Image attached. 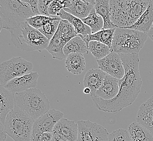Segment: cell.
<instances>
[{"instance_id": "27", "label": "cell", "mask_w": 153, "mask_h": 141, "mask_svg": "<svg viewBox=\"0 0 153 141\" xmlns=\"http://www.w3.org/2000/svg\"><path fill=\"white\" fill-rule=\"evenodd\" d=\"M88 48V51L92 54L97 60L103 59L113 52L109 46L98 41L89 42Z\"/></svg>"}, {"instance_id": "23", "label": "cell", "mask_w": 153, "mask_h": 141, "mask_svg": "<svg viewBox=\"0 0 153 141\" xmlns=\"http://www.w3.org/2000/svg\"><path fill=\"white\" fill-rule=\"evenodd\" d=\"M116 28L112 29H103L98 32L87 35L86 36L79 35L81 36L82 39L85 42L87 46H88V43L90 41H98L106 45L112 50V41L114 39Z\"/></svg>"}, {"instance_id": "1", "label": "cell", "mask_w": 153, "mask_h": 141, "mask_svg": "<svg viewBox=\"0 0 153 141\" xmlns=\"http://www.w3.org/2000/svg\"><path fill=\"white\" fill-rule=\"evenodd\" d=\"M119 54L123 64L125 74L122 79H119L120 90L117 96L110 100L91 97L96 108L105 112L117 113L131 105L141 88L142 82L139 69L138 53Z\"/></svg>"}, {"instance_id": "7", "label": "cell", "mask_w": 153, "mask_h": 141, "mask_svg": "<svg viewBox=\"0 0 153 141\" xmlns=\"http://www.w3.org/2000/svg\"><path fill=\"white\" fill-rule=\"evenodd\" d=\"M15 105L19 107L34 120L50 110V103L46 94L36 88L15 94Z\"/></svg>"}, {"instance_id": "41", "label": "cell", "mask_w": 153, "mask_h": 141, "mask_svg": "<svg viewBox=\"0 0 153 141\" xmlns=\"http://www.w3.org/2000/svg\"><path fill=\"white\" fill-rule=\"evenodd\" d=\"M85 2H87V3H89V4H91L92 5H94L95 4V2H96V0H84Z\"/></svg>"}, {"instance_id": "5", "label": "cell", "mask_w": 153, "mask_h": 141, "mask_svg": "<svg viewBox=\"0 0 153 141\" xmlns=\"http://www.w3.org/2000/svg\"><path fill=\"white\" fill-rule=\"evenodd\" d=\"M34 119L26 112L15 105L6 118L4 129L14 141H31Z\"/></svg>"}, {"instance_id": "31", "label": "cell", "mask_w": 153, "mask_h": 141, "mask_svg": "<svg viewBox=\"0 0 153 141\" xmlns=\"http://www.w3.org/2000/svg\"><path fill=\"white\" fill-rule=\"evenodd\" d=\"M57 16H46V15H36L29 18L27 20L28 23L33 28L39 30L44 26L45 24L53 18H57Z\"/></svg>"}, {"instance_id": "32", "label": "cell", "mask_w": 153, "mask_h": 141, "mask_svg": "<svg viewBox=\"0 0 153 141\" xmlns=\"http://www.w3.org/2000/svg\"><path fill=\"white\" fill-rule=\"evenodd\" d=\"M71 5V0H54L48 8V13L51 16H57L62 9L68 8Z\"/></svg>"}, {"instance_id": "14", "label": "cell", "mask_w": 153, "mask_h": 141, "mask_svg": "<svg viewBox=\"0 0 153 141\" xmlns=\"http://www.w3.org/2000/svg\"><path fill=\"white\" fill-rule=\"evenodd\" d=\"M120 90L119 79L106 74L103 84L94 96L104 100H110L117 96Z\"/></svg>"}, {"instance_id": "44", "label": "cell", "mask_w": 153, "mask_h": 141, "mask_svg": "<svg viewBox=\"0 0 153 141\" xmlns=\"http://www.w3.org/2000/svg\"><path fill=\"white\" fill-rule=\"evenodd\" d=\"M82 1H84V0H82ZM84 2H85V1H84Z\"/></svg>"}, {"instance_id": "11", "label": "cell", "mask_w": 153, "mask_h": 141, "mask_svg": "<svg viewBox=\"0 0 153 141\" xmlns=\"http://www.w3.org/2000/svg\"><path fill=\"white\" fill-rule=\"evenodd\" d=\"M100 69L107 74L121 79L125 74L123 64L119 54L112 52L108 56L97 60Z\"/></svg>"}, {"instance_id": "10", "label": "cell", "mask_w": 153, "mask_h": 141, "mask_svg": "<svg viewBox=\"0 0 153 141\" xmlns=\"http://www.w3.org/2000/svg\"><path fill=\"white\" fill-rule=\"evenodd\" d=\"M64 114L56 109H50L34 121L33 126L32 138L44 132H53L58 121L64 118Z\"/></svg>"}, {"instance_id": "26", "label": "cell", "mask_w": 153, "mask_h": 141, "mask_svg": "<svg viewBox=\"0 0 153 141\" xmlns=\"http://www.w3.org/2000/svg\"><path fill=\"white\" fill-rule=\"evenodd\" d=\"M88 52V46L79 35H77L70 40L65 45L64 48V53L66 57L71 53L84 54Z\"/></svg>"}, {"instance_id": "15", "label": "cell", "mask_w": 153, "mask_h": 141, "mask_svg": "<svg viewBox=\"0 0 153 141\" xmlns=\"http://www.w3.org/2000/svg\"><path fill=\"white\" fill-rule=\"evenodd\" d=\"M15 106V94L0 85V123L4 125L6 118Z\"/></svg>"}, {"instance_id": "22", "label": "cell", "mask_w": 153, "mask_h": 141, "mask_svg": "<svg viewBox=\"0 0 153 141\" xmlns=\"http://www.w3.org/2000/svg\"><path fill=\"white\" fill-rule=\"evenodd\" d=\"M65 66L69 72L79 75L85 70L86 62L83 54L71 53L66 58Z\"/></svg>"}, {"instance_id": "40", "label": "cell", "mask_w": 153, "mask_h": 141, "mask_svg": "<svg viewBox=\"0 0 153 141\" xmlns=\"http://www.w3.org/2000/svg\"><path fill=\"white\" fill-rule=\"evenodd\" d=\"M83 92L84 94H91V91L90 90V88H85L84 90H83Z\"/></svg>"}, {"instance_id": "28", "label": "cell", "mask_w": 153, "mask_h": 141, "mask_svg": "<svg viewBox=\"0 0 153 141\" xmlns=\"http://www.w3.org/2000/svg\"><path fill=\"white\" fill-rule=\"evenodd\" d=\"M84 24L88 25L91 30L92 34L103 30L104 28V21L103 18L97 14L95 9H93L87 18L82 19Z\"/></svg>"}, {"instance_id": "43", "label": "cell", "mask_w": 153, "mask_h": 141, "mask_svg": "<svg viewBox=\"0 0 153 141\" xmlns=\"http://www.w3.org/2000/svg\"><path fill=\"white\" fill-rule=\"evenodd\" d=\"M150 1L151 2H153V0H150Z\"/></svg>"}, {"instance_id": "9", "label": "cell", "mask_w": 153, "mask_h": 141, "mask_svg": "<svg viewBox=\"0 0 153 141\" xmlns=\"http://www.w3.org/2000/svg\"><path fill=\"white\" fill-rule=\"evenodd\" d=\"M78 141H108L109 132L100 124L89 120L78 122Z\"/></svg>"}, {"instance_id": "19", "label": "cell", "mask_w": 153, "mask_h": 141, "mask_svg": "<svg viewBox=\"0 0 153 141\" xmlns=\"http://www.w3.org/2000/svg\"><path fill=\"white\" fill-rule=\"evenodd\" d=\"M57 16L62 19V20H68L74 26L78 35L86 36L91 34V28L88 25L84 24L82 19L72 15L68 12H65L64 9H62L59 12Z\"/></svg>"}, {"instance_id": "20", "label": "cell", "mask_w": 153, "mask_h": 141, "mask_svg": "<svg viewBox=\"0 0 153 141\" xmlns=\"http://www.w3.org/2000/svg\"><path fill=\"white\" fill-rule=\"evenodd\" d=\"M94 8V5L85 2L82 0H71L70 7L63 9L65 12L77 18L83 19L88 16Z\"/></svg>"}, {"instance_id": "36", "label": "cell", "mask_w": 153, "mask_h": 141, "mask_svg": "<svg viewBox=\"0 0 153 141\" xmlns=\"http://www.w3.org/2000/svg\"><path fill=\"white\" fill-rule=\"evenodd\" d=\"M21 1L25 3H27L30 5L36 15H39L40 13L38 10V1L39 0H21Z\"/></svg>"}, {"instance_id": "37", "label": "cell", "mask_w": 153, "mask_h": 141, "mask_svg": "<svg viewBox=\"0 0 153 141\" xmlns=\"http://www.w3.org/2000/svg\"><path fill=\"white\" fill-rule=\"evenodd\" d=\"M7 134L6 132L4 125L0 123V141H6Z\"/></svg>"}, {"instance_id": "3", "label": "cell", "mask_w": 153, "mask_h": 141, "mask_svg": "<svg viewBox=\"0 0 153 141\" xmlns=\"http://www.w3.org/2000/svg\"><path fill=\"white\" fill-rule=\"evenodd\" d=\"M11 41L16 47L27 52L46 50L50 40L39 30L31 26L26 21L19 26L9 30Z\"/></svg>"}, {"instance_id": "38", "label": "cell", "mask_w": 153, "mask_h": 141, "mask_svg": "<svg viewBox=\"0 0 153 141\" xmlns=\"http://www.w3.org/2000/svg\"><path fill=\"white\" fill-rule=\"evenodd\" d=\"M52 141H70L67 140L65 137H62L60 135H53V138Z\"/></svg>"}, {"instance_id": "25", "label": "cell", "mask_w": 153, "mask_h": 141, "mask_svg": "<svg viewBox=\"0 0 153 141\" xmlns=\"http://www.w3.org/2000/svg\"><path fill=\"white\" fill-rule=\"evenodd\" d=\"M66 44L61 38L59 33L56 31L55 35L51 39L46 50L52 55L53 59L61 60L66 58L64 53V48Z\"/></svg>"}, {"instance_id": "21", "label": "cell", "mask_w": 153, "mask_h": 141, "mask_svg": "<svg viewBox=\"0 0 153 141\" xmlns=\"http://www.w3.org/2000/svg\"><path fill=\"white\" fill-rule=\"evenodd\" d=\"M110 1V0H96L94 4V9L96 13L103 18L104 21L103 29H112L117 27L112 23L111 19Z\"/></svg>"}, {"instance_id": "8", "label": "cell", "mask_w": 153, "mask_h": 141, "mask_svg": "<svg viewBox=\"0 0 153 141\" xmlns=\"http://www.w3.org/2000/svg\"><path fill=\"white\" fill-rule=\"evenodd\" d=\"M33 68L32 62L20 56L13 57L1 63L0 66V85L4 86L15 78L31 72Z\"/></svg>"}, {"instance_id": "34", "label": "cell", "mask_w": 153, "mask_h": 141, "mask_svg": "<svg viewBox=\"0 0 153 141\" xmlns=\"http://www.w3.org/2000/svg\"><path fill=\"white\" fill-rule=\"evenodd\" d=\"M54 0H39L38 10L40 14L51 16L48 13V8Z\"/></svg>"}, {"instance_id": "18", "label": "cell", "mask_w": 153, "mask_h": 141, "mask_svg": "<svg viewBox=\"0 0 153 141\" xmlns=\"http://www.w3.org/2000/svg\"><path fill=\"white\" fill-rule=\"evenodd\" d=\"M153 23V2L150 1L147 9L138 18V20L132 26L126 28L148 33L152 28Z\"/></svg>"}, {"instance_id": "39", "label": "cell", "mask_w": 153, "mask_h": 141, "mask_svg": "<svg viewBox=\"0 0 153 141\" xmlns=\"http://www.w3.org/2000/svg\"><path fill=\"white\" fill-rule=\"evenodd\" d=\"M148 36L153 41V28H150V30H149V31L147 33Z\"/></svg>"}, {"instance_id": "33", "label": "cell", "mask_w": 153, "mask_h": 141, "mask_svg": "<svg viewBox=\"0 0 153 141\" xmlns=\"http://www.w3.org/2000/svg\"><path fill=\"white\" fill-rule=\"evenodd\" d=\"M108 141H132L129 132L123 129H118L109 134Z\"/></svg>"}, {"instance_id": "6", "label": "cell", "mask_w": 153, "mask_h": 141, "mask_svg": "<svg viewBox=\"0 0 153 141\" xmlns=\"http://www.w3.org/2000/svg\"><path fill=\"white\" fill-rule=\"evenodd\" d=\"M147 33L126 27H116L112 41L113 52L118 54L138 53L147 40Z\"/></svg>"}, {"instance_id": "45", "label": "cell", "mask_w": 153, "mask_h": 141, "mask_svg": "<svg viewBox=\"0 0 153 141\" xmlns=\"http://www.w3.org/2000/svg\"></svg>"}, {"instance_id": "4", "label": "cell", "mask_w": 153, "mask_h": 141, "mask_svg": "<svg viewBox=\"0 0 153 141\" xmlns=\"http://www.w3.org/2000/svg\"><path fill=\"white\" fill-rule=\"evenodd\" d=\"M36 15L32 7L21 0H0L1 31H8Z\"/></svg>"}, {"instance_id": "29", "label": "cell", "mask_w": 153, "mask_h": 141, "mask_svg": "<svg viewBox=\"0 0 153 141\" xmlns=\"http://www.w3.org/2000/svg\"><path fill=\"white\" fill-rule=\"evenodd\" d=\"M57 32L66 44L78 35L74 26L66 20L60 21Z\"/></svg>"}, {"instance_id": "2", "label": "cell", "mask_w": 153, "mask_h": 141, "mask_svg": "<svg viewBox=\"0 0 153 141\" xmlns=\"http://www.w3.org/2000/svg\"><path fill=\"white\" fill-rule=\"evenodd\" d=\"M150 0H110L111 19L117 27L132 26L147 9Z\"/></svg>"}, {"instance_id": "13", "label": "cell", "mask_w": 153, "mask_h": 141, "mask_svg": "<svg viewBox=\"0 0 153 141\" xmlns=\"http://www.w3.org/2000/svg\"><path fill=\"white\" fill-rule=\"evenodd\" d=\"M52 133L53 135L62 136L68 141H76L78 137V125L74 121L62 118L56 124Z\"/></svg>"}, {"instance_id": "17", "label": "cell", "mask_w": 153, "mask_h": 141, "mask_svg": "<svg viewBox=\"0 0 153 141\" xmlns=\"http://www.w3.org/2000/svg\"><path fill=\"white\" fill-rule=\"evenodd\" d=\"M106 73L100 69H90L84 76L83 84L84 88H90V96H94L96 91L100 88Z\"/></svg>"}, {"instance_id": "30", "label": "cell", "mask_w": 153, "mask_h": 141, "mask_svg": "<svg viewBox=\"0 0 153 141\" xmlns=\"http://www.w3.org/2000/svg\"><path fill=\"white\" fill-rule=\"evenodd\" d=\"M62 20V19L59 17L53 18L52 20L47 22V23L40 29H39V30L42 34H44L47 39L51 40L56 33L59 27V24Z\"/></svg>"}, {"instance_id": "16", "label": "cell", "mask_w": 153, "mask_h": 141, "mask_svg": "<svg viewBox=\"0 0 153 141\" xmlns=\"http://www.w3.org/2000/svg\"><path fill=\"white\" fill-rule=\"evenodd\" d=\"M136 120L147 128L153 136V96L140 106Z\"/></svg>"}, {"instance_id": "35", "label": "cell", "mask_w": 153, "mask_h": 141, "mask_svg": "<svg viewBox=\"0 0 153 141\" xmlns=\"http://www.w3.org/2000/svg\"><path fill=\"white\" fill-rule=\"evenodd\" d=\"M53 136L52 132H44L34 138H31V141H52Z\"/></svg>"}, {"instance_id": "42", "label": "cell", "mask_w": 153, "mask_h": 141, "mask_svg": "<svg viewBox=\"0 0 153 141\" xmlns=\"http://www.w3.org/2000/svg\"><path fill=\"white\" fill-rule=\"evenodd\" d=\"M152 28H153V24H152Z\"/></svg>"}, {"instance_id": "12", "label": "cell", "mask_w": 153, "mask_h": 141, "mask_svg": "<svg viewBox=\"0 0 153 141\" xmlns=\"http://www.w3.org/2000/svg\"><path fill=\"white\" fill-rule=\"evenodd\" d=\"M39 74L38 72H31L22 76L15 78L3 86L14 94L26 91L28 89L36 88Z\"/></svg>"}, {"instance_id": "24", "label": "cell", "mask_w": 153, "mask_h": 141, "mask_svg": "<svg viewBox=\"0 0 153 141\" xmlns=\"http://www.w3.org/2000/svg\"><path fill=\"white\" fill-rule=\"evenodd\" d=\"M128 131L132 141H153V136L150 131L137 122L130 125Z\"/></svg>"}]
</instances>
